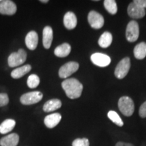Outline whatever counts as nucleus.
Listing matches in <instances>:
<instances>
[{
	"label": "nucleus",
	"mask_w": 146,
	"mask_h": 146,
	"mask_svg": "<svg viewBox=\"0 0 146 146\" xmlns=\"http://www.w3.org/2000/svg\"><path fill=\"white\" fill-rule=\"evenodd\" d=\"M62 106V102L58 99H52L46 102L43 105V110L45 112H51L59 109Z\"/></svg>",
	"instance_id": "f3484780"
},
{
	"label": "nucleus",
	"mask_w": 146,
	"mask_h": 146,
	"mask_svg": "<svg viewBox=\"0 0 146 146\" xmlns=\"http://www.w3.org/2000/svg\"><path fill=\"white\" fill-rule=\"evenodd\" d=\"M62 119V116L60 113L47 115L44 119V124L48 129H53L60 123Z\"/></svg>",
	"instance_id": "4468645a"
},
{
	"label": "nucleus",
	"mask_w": 146,
	"mask_h": 146,
	"mask_svg": "<svg viewBox=\"0 0 146 146\" xmlns=\"http://www.w3.org/2000/svg\"><path fill=\"white\" fill-rule=\"evenodd\" d=\"M91 60L95 65L100 67H106L111 62V58L102 53H95L91 56Z\"/></svg>",
	"instance_id": "1a4fd4ad"
},
{
	"label": "nucleus",
	"mask_w": 146,
	"mask_h": 146,
	"mask_svg": "<svg viewBox=\"0 0 146 146\" xmlns=\"http://www.w3.org/2000/svg\"><path fill=\"white\" fill-rule=\"evenodd\" d=\"M38 35L35 31H30L25 37V44L29 50H35L38 44Z\"/></svg>",
	"instance_id": "ddd939ff"
},
{
	"label": "nucleus",
	"mask_w": 146,
	"mask_h": 146,
	"mask_svg": "<svg viewBox=\"0 0 146 146\" xmlns=\"http://www.w3.org/2000/svg\"><path fill=\"white\" fill-rule=\"evenodd\" d=\"M72 146H89V141L87 138H77L73 141Z\"/></svg>",
	"instance_id": "a878e982"
},
{
	"label": "nucleus",
	"mask_w": 146,
	"mask_h": 146,
	"mask_svg": "<svg viewBox=\"0 0 146 146\" xmlns=\"http://www.w3.org/2000/svg\"><path fill=\"white\" fill-rule=\"evenodd\" d=\"M53 41V30L50 26L45 27L43 31V45L45 49H50Z\"/></svg>",
	"instance_id": "dca6fc26"
},
{
	"label": "nucleus",
	"mask_w": 146,
	"mask_h": 146,
	"mask_svg": "<svg viewBox=\"0 0 146 146\" xmlns=\"http://www.w3.org/2000/svg\"><path fill=\"white\" fill-rule=\"evenodd\" d=\"M62 87L70 99H76L81 97L83 89V85L74 78L65 79L62 83Z\"/></svg>",
	"instance_id": "f257e3e1"
},
{
	"label": "nucleus",
	"mask_w": 146,
	"mask_h": 146,
	"mask_svg": "<svg viewBox=\"0 0 146 146\" xmlns=\"http://www.w3.org/2000/svg\"><path fill=\"white\" fill-rule=\"evenodd\" d=\"M64 25L68 30H72L77 25V18L75 14L72 12H68L64 16Z\"/></svg>",
	"instance_id": "2eb2a0df"
},
{
	"label": "nucleus",
	"mask_w": 146,
	"mask_h": 146,
	"mask_svg": "<svg viewBox=\"0 0 146 146\" xmlns=\"http://www.w3.org/2000/svg\"><path fill=\"white\" fill-rule=\"evenodd\" d=\"M16 126V121L13 119H6L0 125V133L6 134L14 129Z\"/></svg>",
	"instance_id": "4be33fe9"
},
{
	"label": "nucleus",
	"mask_w": 146,
	"mask_h": 146,
	"mask_svg": "<svg viewBox=\"0 0 146 146\" xmlns=\"http://www.w3.org/2000/svg\"><path fill=\"white\" fill-rule=\"evenodd\" d=\"M71 52V46L68 43H64L55 49L54 54L57 57L65 58L68 56Z\"/></svg>",
	"instance_id": "a211bd4d"
},
{
	"label": "nucleus",
	"mask_w": 146,
	"mask_h": 146,
	"mask_svg": "<svg viewBox=\"0 0 146 146\" xmlns=\"http://www.w3.org/2000/svg\"><path fill=\"white\" fill-rule=\"evenodd\" d=\"M31 68L32 67L30 64L23 66L19 67V68H17L12 70V72H11V76L13 78H15V79H18V78L23 77V76H25V74L30 72Z\"/></svg>",
	"instance_id": "6ab92c4d"
},
{
	"label": "nucleus",
	"mask_w": 146,
	"mask_h": 146,
	"mask_svg": "<svg viewBox=\"0 0 146 146\" xmlns=\"http://www.w3.org/2000/svg\"><path fill=\"white\" fill-rule=\"evenodd\" d=\"M39 77L36 75V74H31V75L28 77V79H27V85H28L29 88H36V87H38V85H39Z\"/></svg>",
	"instance_id": "393cba45"
},
{
	"label": "nucleus",
	"mask_w": 146,
	"mask_h": 146,
	"mask_svg": "<svg viewBox=\"0 0 146 146\" xmlns=\"http://www.w3.org/2000/svg\"><path fill=\"white\" fill-rule=\"evenodd\" d=\"M139 115L142 118H146V101L141 105L139 110Z\"/></svg>",
	"instance_id": "cd10ccee"
},
{
	"label": "nucleus",
	"mask_w": 146,
	"mask_h": 146,
	"mask_svg": "<svg viewBox=\"0 0 146 146\" xmlns=\"http://www.w3.org/2000/svg\"><path fill=\"white\" fill-rule=\"evenodd\" d=\"M19 135L17 133H10L0 139L1 146H17L19 142Z\"/></svg>",
	"instance_id": "f8f14e48"
},
{
	"label": "nucleus",
	"mask_w": 146,
	"mask_h": 146,
	"mask_svg": "<svg viewBox=\"0 0 146 146\" xmlns=\"http://www.w3.org/2000/svg\"><path fill=\"white\" fill-rule=\"evenodd\" d=\"M104 5L106 10L109 12L110 14L114 15L117 13L118 7L116 1L114 0H105L104 1Z\"/></svg>",
	"instance_id": "5701e85b"
},
{
	"label": "nucleus",
	"mask_w": 146,
	"mask_h": 146,
	"mask_svg": "<svg viewBox=\"0 0 146 146\" xmlns=\"http://www.w3.org/2000/svg\"><path fill=\"white\" fill-rule=\"evenodd\" d=\"M131 68V60L129 57L122 59L118 62L114 70L115 76L118 79H123L127 75Z\"/></svg>",
	"instance_id": "7ed1b4c3"
},
{
	"label": "nucleus",
	"mask_w": 146,
	"mask_h": 146,
	"mask_svg": "<svg viewBox=\"0 0 146 146\" xmlns=\"http://www.w3.org/2000/svg\"><path fill=\"white\" fill-rule=\"evenodd\" d=\"M88 22L91 28L100 29L104 25V18L103 16L96 11L92 10L88 14Z\"/></svg>",
	"instance_id": "6e6552de"
},
{
	"label": "nucleus",
	"mask_w": 146,
	"mask_h": 146,
	"mask_svg": "<svg viewBox=\"0 0 146 146\" xmlns=\"http://www.w3.org/2000/svg\"><path fill=\"white\" fill-rule=\"evenodd\" d=\"M17 7L15 3L10 0H4L0 2V14L12 16L16 14Z\"/></svg>",
	"instance_id": "9d476101"
},
{
	"label": "nucleus",
	"mask_w": 146,
	"mask_h": 146,
	"mask_svg": "<svg viewBox=\"0 0 146 146\" xmlns=\"http://www.w3.org/2000/svg\"><path fill=\"white\" fill-rule=\"evenodd\" d=\"M79 64L76 62H68L60 67L58 74L62 78H66L78 70Z\"/></svg>",
	"instance_id": "0eeeda50"
},
{
	"label": "nucleus",
	"mask_w": 146,
	"mask_h": 146,
	"mask_svg": "<svg viewBox=\"0 0 146 146\" xmlns=\"http://www.w3.org/2000/svg\"><path fill=\"white\" fill-rule=\"evenodd\" d=\"M9 103V98L6 94H0V107L6 106Z\"/></svg>",
	"instance_id": "bb28decb"
},
{
	"label": "nucleus",
	"mask_w": 146,
	"mask_h": 146,
	"mask_svg": "<svg viewBox=\"0 0 146 146\" xmlns=\"http://www.w3.org/2000/svg\"><path fill=\"white\" fill-rule=\"evenodd\" d=\"M112 35L110 32L106 31L100 36L98 40V44L102 48H107L112 44Z\"/></svg>",
	"instance_id": "412c9836"
},
{
	"label": "nucleus",
	"mask_w": 146,
	"mask_h": 146,
	"mask_svg": "<svg viewBox=\"0 0 146 146\" xmlns=\"http://www.w3.org/2000/svg\"><path fill=\"white\" fill-rule=\"evenodd\" d=\"M115 146H135L133 144L130 143H125V142H122L119 141L118 143H116Z\"/></svg>",
	"instance_id": "c756f323"
},
{
	"label": "nucleus",
	"mask_w": 146,
	"mask_h": 146,
	"mask_svg": "<svg viewBox=\"0 0 146 146\" xmlns=\"http://www.w3.org/2000/svg\"><path fill=\"white\" fill-rule=\"evenodd\" d=\"M127 13L131 18L139 19L143 18L145 16V10L132 2L128 6Z\"/></svg>",
	"instance_id": "9b49d317"
},
{
	"label": "nucleus",
	"mask_w": 146,
	"mask_h": 146,
	"mask_svg": "<svg viewBox=\"0 0 146 146\" xmlns=\"http://www.w3.org/2000/svg\"><path fill=\"white\" fill-rule=\"evenodd\" d=\"M139 35V24L135 21H131L128 23L126 29V38L129 42H135L138 39Z\"/></svg>",
	"instance_id": "39448f33"
},
{
	"label": "nucleus",
	"mask_w": 146,
	"mask_h": 146,
	"mask_svg": "<svg viewBox=\"0 0 146 146\" xmlns=\"http://www.w3.org/2000/svg\"><path fill=\"white\" fill-rule=\"evenodd\" d=\"M118 108L122 114L125 116L129 117L133 115L135 111V104L130 97L123 96L120 98L118 102Z\"/></svg>",
	"instance_id": "f03ea898"
},
{
	"label": "nucleus",
	"mask_w": 146,
	"mask_h": 146,
	"mask_svg": "<svg viewBox=\"0 0 146 146\" xmlns=\"http://www.w3.org/2000/svg\"><path fill=\"white\" fill-rule=\"evenodd\" d=\"M27 56V52L23 49H20L17 52L12 53L8 59L9 66L14 68L23 64L26 61Z\"/></svg>",
	"instance_id": "20e7f679"
},
{
	"label": "nucleus",
	"mask_w": 146,
	"mask_h": 146,
	"mask_svg": "<svg viewBox=\"0 0 146 146\" xmlns=\"http://www.w3.org/2000/svg\"><path fill=\"white\" fill-rule=\"evenodd\" d=\"M133 54L135 58L138 60H143L146 57V43L141 42L135 47Z\"/></svg>",
	"instance_id": "aec40b11"
},
{
	"label": "nucleus",
	"mask_w": 146,
	"mask_h": 146,
	"mask_svg": "<svg viewBox=\"0 0 146 146\" xmlns=\"http://www.w3.org/2000/svg\"><path fill=\"white\" fill-rule=\"evenodd\" d=\"M43 98V94L40 91H31L23 94L21 97V104L23 105H32L39 102Z\"/></svg>",
	"instance_id": "423d86ee"
},
{
	"label": "nucleus",
	"mask_w": 146,
	"mask_h": 146,
	"mask_svg": "<svg viewBox=\"0 0 146 146\" xmlns=\"http://www.w3.org/2000/svg\"><path fill=\"white\" fill-rule=\"evenodd\" d=\"M133 2L145 10L146 9V0H134Z\"/></svg>",
	"instance_id": "c85d7f7f"
},
{
	"label": "nucleus",
	"mask_w": 146,
	"mask_h": 146,
	"mask_svg": "<svg viewBox=\"0 0 146 146\" xmlns=\"http://www.w3.org/2000/svg\"><path fill=\"white\" fill-rule=\"evenodd\" d=\"M108 117L109 119L113 123L116 124V125L118 126V127H123L124 125L123 120H122L121 118L120 117V116L118 114V113L115 112V111H109L108 113Z\"/></svg>",
	"instance_id": "b1692460"
},
{
	"label": "nucleus",
	"mask_w": 146,
	"mask_h": 146,
	"mask_svg": "<svg viewBox=\"0 0 146 146\" xmlns=\"http://www.w3.org/2000/svg\"><path fill=\"white\" fill-rule=\"evenodd\" d=\"M40 1H41V2H42V3H47L49 1H48V0H41Z\"/></svg>",
	"instance_id": "7c9ffc66"
}]
</instances>
